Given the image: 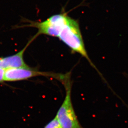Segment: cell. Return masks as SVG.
I'll list each match as a JSON object with an SVG mask.
<instances>
[{"label": "cell", "mask_w": 128, "mask_h": 128, "mask_svg": "<svg viewBox=\"0 0 128 128\" xmlns=\"http://www.w3.org/2000/svg\"><path fill=\"white\" fill-rule=\"evenodd\" d=\"M28 44L17 54L11 56L0 58V68L5 70L11 68H30L24 60V54L27 49Z\"/></svg>", "instance_id": "obj_5"}, {"label": "cell", "mask_w": 128, "mask_h": 128, "mask_svg": "<svg viewBox=\"0 0 128 128\" xmlns=\"http://www.w3.org/2000/svg\"><path fill=\"white\" fill-rule=\"evenodd\" d=\"M44 128H62L56 117L48 122Z\"/></svg>", "instance_id": "obj_6"}, {"label": "cell", "mask_w": 128, "mask_h": 128, "mask_svg": "<svg viewBox=\"0 0 128 128\" xmlns=\"http://www.w3.org/2000/svg\"><path fill=\"white\" fill-rule=\"evenodd\" d=\"M69 17L66 14H55L43 22L32 23V26L38 30L39 34L58 38Z\"/></svg>", "instance_id": "obj_3"}, {"label": "cell", "mask_w": 128, "mask_h": 128, "mask_svg": "<svg viewBox=\"0 0 128 128\" xmlns=\"http://www.w3.org/2000/svg\"><path fill=\"white\" fill-rule=\"evenodd\" d=\"M58 38L73 52L79 54L87 59L91 66L98 72L88 54L77 20L69 17Z\"/></svg>", "instance_id": "obj_1"}, {"label": "cell", "mask_w": 128, "mask_h": 128, "mask_svg": "<svg viewBox=\"0 0 128 128\" xmlns=\"http://www.w3.org/2000/svg\"><path fill=\"white\" fill-rule=\"evenodd\" d=\"M62 82L65 88V97L55 117L62 128H84L80 124L72 105L71 100L72 82L69 74H66Z\"/></svg>", "instance_id": "obj_2"}, {"label": "cell", "mask_w": 128, "mask_h": 128, "mask_svg": "<svg viewBox=\"0 0 128 128\" xmlns=\"http://www.w3.org/2000/svg\"><path fill=\"white\" fill-rule=\"evenodd\" d=\"M38 76H45L56 78L60 81L64 75L43 72L29 68H11L5 70L4 81L8 82L20 81Z\"/></svg>", "instance_id": "obj_4"}, {"label": "cell", "mask_w": 128, "mask_h": 128, "mask_svg": "<svg viewBox=\"0 0 128 128\" xmlns=\"http://www.w3.org/2000/svg\"><path fill=\"white\" fill-rule=\"evenodd\" d=\"M5 70L0 68V83L4 82V75Z\"/></svg>", "instance_id": "obj_7"}]
</instances>
